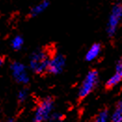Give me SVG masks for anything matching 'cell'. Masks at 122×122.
I'll list each match as a JSON object with an SVG mask.
<instances>
[{
  "mask_svg": "<svg viewBox=\"0 0 122 122\" xmlns=\"http://www.w3.org/2000/svg\"><path fill=\"white\" fill-rule=\"evenodd\" d=\"M49 52L46 51H37L34 52L30 59V68L36 74H43L48 72V66L51 60Z\"/></svg>",
  "mask_w": 122,
  "mask_h": 122,
  "instance_id": "obj_1",
  "label": "cell"
},
{
  "mask_svg": "<svg viewBox=\"0 0 122 122\" xmlns=\"http://www.w3.org/2000/svg\"><path fill=\"white\" fill-rule=\"evenodd\" d=\"M122 20V4L117 3L114 5L112 10L110 12L108 22H107V34L110 37L115 36L117 33V30Z\"/></svg>",
  "mask_w": 122,
  "mask_h": 122,
  "instance_id": "obj_2",
  "label": "cell"
},
{
  "mask_svg": "<svg viewBox=\"0 0 122 122\" xmlns=\"http://www.w3.org/2000/svg\"><path fill=\"white\" fill-rule=\"evenodd\" d=\"M98 72L96 70H91L85 76L84 80L82 82L81 87L78 92L79 99H84L87 97L91 92L95 89V87L98 84Z\"/></svg>",
  "mask_w": 122,
  "mask_h": 122,
  "instance_id": "obj_3",
  "label": "cell"
},
{
  "mask_svg": "<svg viewBox=\"0 0 122 122\" xmlns=\"http://www.w3.org/2000/svg\"><path fill=\"white\" fill-rule=\"evenodd\" d=\"M53 99L51 97L42 100L36 110L33 122H43L50 118L51 113L53 109Z\"/></svg>",
  "mask_w": 122,
  "mask_h": 122,
  "instance_id": "obj_4",
  "label": "cell"
},
{
  "mask_svg": "<svg viewBox=\"0 0 122 122\" xmlns=\"http://www.w3.org/2000/svg\"><path fill=\"white\" fill-rule=\"evenodd\" d=\"M64 65H65L64 56H62L61 54H57V55L53 56L52 58H51L50 62H49V66H48V72L51 74H53V75L60 74L63 70Z\"/></svg>",
  "mask_w": 122,
  "mask_h": 122,
  "instance_id": "obj_5",
  "label": "cell"
},
{
  "mask_svg": "<svg viewBox=\"0 0 122 122\" xmlns=\"http://www.w3.org/2000/svg\"><path fill=\"white\" fill-rule=\"evenodd\" d=\"M11 71L14 78L20 83H27L29 81V77L25 66L20 62H13L11 64Z\"/></svg>",
  "mask_w": 122,
  "mask_h": 122,
  "instance_id": "obj_6",
  "label": "cell"
},
{
  "mask_svg": "<svg viewBox=\"0 0 122 122\" xmlns=\"http://www.w3.org/2000/svg\"><path fill=\"white\" fill-rule=\"evenodd\" d=\"M101 51H102V45L99 43H94L86 53V56H85L86 61H92L95 60L101 53Z\"/></svg>",
  "mask_w": 122,
  "mask_h": 122,
  "instance_id": "obj_7",
  "label": "cell"
},
{
  "mask_svg": "<svg viewBox=\"0 0 122 122\" xmlns=\"http://www.w3.org/2000/svg\"><path fill=\"white\" fill-rule=\"evenodd\" d=\"M50 6V0H43L40 3L36 4L35 7H33L30 10L31 17H36L41 13H43Z\"/></svg>",
  "mask_w": 122,
  "mask_h": 122,
  "instance_id": "obj_8",
  "label": "cell"
},
{
  "mask_svg": "<svg viewBox=\"0 0 122 122\" xmlns=\"http://www.w3.org/2000/svg\"><path fill=\"white\" fill-rule=\"evenodd\" d=\"M111 122H122V99L116 105L115 111L111 116Z\"/></svg>",
  "mask_w": 122,
  "mask_h": 122,
  "instance_id": "obj_9",
  "label": "cell"
},
{
  "mask_svg": "<svg viewBox=\"0 0 122 122\" xmlns=\"http://www.w3.org/2000/svg\"><path fill=\"white\" fill-rule=\"evenodd\" d=\"M121 80H122V75H120V74H118V73L116 72L112 76L107 80V82L105 83V87H106V89L114 88L115 86H117Z\"/></svg>",
  "mask_w": 122,
  "mask_h": 122,
  "instance_id": "obj_10",
  "label": "cell"
},
{
  "mask_svg": "<svg viewBox=\"0 0 122 122\" xmlns=\"http://www.w3.org/2000/svg\"><path fill=\"white\" fill-rule=\"evenodd\" d=\"M23 46V38L20 36H15L12 41H11V47L13 50L15 51H19L22 48Z\"/></svg>",
  "mask_w": 122,
  "mask_h": 122,
  "instance_id": "obj_11",
  "label": "cell"
},
{
  "mask_svg": "<svg viewBox=\"0 0 122 122\" xmlns=\"http://www.w3.org/2000/svg\"><path fill=\"white\" fill-rule=\"evenodd\" d=\"M108 111L107 110H102L99 113V115L97 116L96 119L94 122H107L108 119Z\"/></svg>",
  "mask_w": 122,
  "mask_h": 122,
  "instance_id": "obj_12",
  "label": "cell"
},
{
  "mask_svg": "<svg viewBox=\"0 0 122 122\" xmlns=\"http://www.w3.org/2000/svg\"><path fill=\"white\" fill-rule=\"evenodd\" d=\"M26 96H27V92L25 90H22V91H20L18 95V99L20 102H23L26 99Z\"/></svg>",
  "mask_w": 122,
  "mask_h": 122,
  "instance_id": "obj_13",
  "label": "cell"
},
{
  "mask_svg": "<svg viewBox=\"0 0 122 122\" xmlns=\"http://www.w3.org/2000/svg\"><path fill=\"white\" fill-rule=\"evenodd\" d=\"M116 72L122 75V58H120L117 62V65H116Z\"/></svg>",
  "mask_w": 122,
  "mask_h": 122,
  "instance_id": "obj_14",
  "label": "cell"
},
{
  "mask_svg": "<svg viewBox=\"0 0 122 122\" xmlns=\"http://www.w3.org/2000/svg\"><path fill=\"white\" fill-rule=\"evenodd\" d=\"M3 63H4V59L3 58H0V67L3 65Z\"/></svg>",
  "mask_w": 122,
  "mask_h": 122,
  "instance_id": "obj_15",
  "label": "cell"
},
{
  "mask_svg": "<svg viewBox=\"0 0 122 122\" xmlns=\"http://www.w3.org/2000/svg\"><path fill=\"white\" fill-rule=\"evenodd\" d=\"M6 122H14V119L13 118H10V119H8Z\"/></svg>",
  "mask_w": 122,
  "mask_h": 122,
  "instance_id": "obj_16",
  "label": "cell"
}]
</instances>
